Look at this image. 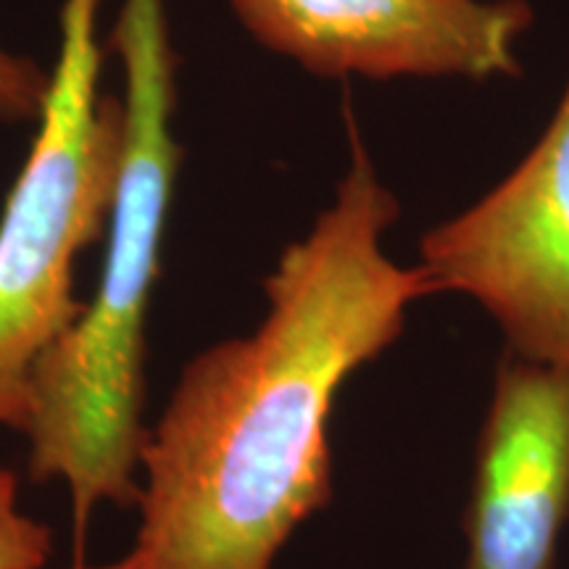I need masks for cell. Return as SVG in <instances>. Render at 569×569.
Masks as SVG:
<instances>
[{
    "label": "cell",
    "mask_w": 569,
    "mask_h": 569,
    "mask_svg": "<svg viewBox=\"0 0 569 569\" xmlns=\"http://www.w3.org/2000/svg\"><path fill=\"white\" fill-rule=\"evenodd\" d=\"M569 528V367L503 351L469 490L465 569H553Z\"/></svg>",
    "instance_id": "obj_6"
},
{
    "label": "cell",
    "mask_w": 569,
    "mask_h": 569,
    "mask_svg": "<svg viewBox=\"0 0 569 569\" xmlns=\"http://www.w3.org/2000/svg\"><path fill=\"white\" fill-rule=\"evenodd\" d=\"M51 553V528L19 509V482L0 469V569H46Z\"/></svg>",
    "instance_id": "obj_7"
},
{
    "label": "cell",
    "mask_w": 569,
    "mask_h": 569,
    "mask_svg": "<svg viewBox=\"0 0 569 569\" xmlns=\"http://www.w3.org/2000/svg\"><path fill=\"white\" fill-rule=\"evenodd\" d=\"M269 51L319 77L519 74L528 0H230Z\"/></svg>",
    "instance_id": "obj_5"
},
{
    "label": "cell",
    "mask_w": 569,
    "mask_h": 569,
    "mask_svg": "<svg viewBox=\"0 0 569 569\" xmlns=\"http://www.w3.org/2000/svg\"><path fill=\"white\" fill-rule=\"evenodd\" d=\"M77 569H106V567H90V565H77Z\"/></svg>",
    "instance_id": "obj_9"
},
{
    "label": "cell",
    "mask_w": 569,
    "mask_h": 569,
    "mask_svg": "<svg viewBox=\"0 0 569 569\" xmlns=\"http://www.w3.org/2000/svg\"><path fill=\"white\" fill-rule=\"evenodd\" d=\"M48 82H51V74L42 71L32 59L0 48V119L6 122L38 119Z\"/></svg>",
    "instance_id": "obj_8"
},
{
    "label": "cell",
    "mask_w": 569,
    "mask_h": 569,
    "mask_svg": "<svg viewBox=\"0 0 569 569\" xmlns=\"http://www.w3.org/2000/svg\"><path fill=\"white\" fill-rule=\"evenodd\" d=\"M98 3L63 0L40 130L0 217V427L17 432L34 367L82 311L74 261L106 234L122 169V101L98 90Z\"/></svg>",
    "instance_id": "obj_3"
},
{
    "label": "cell",
    "mask_w": 569,
    "mask_h": 569,
    "mask_svg": "<svg viewBox=\"0 0 569 569\" xmlns=\"http://www.w3.org/2000/svg\"><path fill=\"white\" fill-rule=\"evenodd\" d=\"M124 71V151L98 288L30 382V480L67 482L77 536L98 503L138 509L148 315L182 151L167 0H122L109 38Z\"/></svg>",
    "instance_id": "obj_2"
},
{
    "label": "cell",
    "mask_w": 569,
    "mask_h": 569,
    "mask_svg": "<svg viewBox=\"0 0 569 569\" xmlns=\"http://www.w3.org/2000/svg\"><path fill=\"white\" fill-rule=\"evenodd\" d=\"M436 293L478 301L507 348L569 367V82L525 161L459 217L422 238Z\"/></svg>",
    "instance_id": "obj_4"
},
{
    "label": "cell",
    "mask_w": 569,
    "mask_h": 569,
    "mask_svg": "<svg viewBox=\"0 0 569 569\" xmlns=\"http://www.w3.org/2000/svg\"><path fill=\"white\" fill-rule=\"evenodd\" d=\"M71 569H77V567H71Z\"/></svg>",
    "instance_id": "obj_10"
},
{
    "label": "cell",
    "mask_w": 569,
    "mask_h": 569,
    "mask_svg": "<svg viewBox=\"0 0 569 569\" xmlns=\"http://www.w3.org/2000/svg\"><path fill=\"white\" fill-rule=\"evenodd\" d=\"M398 217L351 127L336 201L267 274L261 325L182 367L140 451L134 543L106 569H272L332 501L327 427L340 388L436 296L422 267L382 248Z\"/></svg>",
    "instance_id": "obj_1"
}]
</instances>
